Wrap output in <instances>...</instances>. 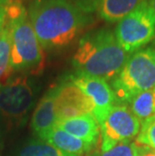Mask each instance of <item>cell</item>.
I'll return each mask as SVG.
<instances>
[{
    "label": "cell",
    "mask_w": 155,
    "mask_h": 156,
    "mask_svg": "<svg viewBox=\"0 0 155 156\" xmlns=\"http://www.w3.org/2000/svg\"><path fill=\"white\" fill-rule=\"evenodd\" d=\"M28 17L44 49L62 48L90 24L92 17L71 0H33Z\"/></svg>",
    "instance_id": "6da1fadb"
},
{
    "label": "cell",
    "mask_w": 155,
    "mask_h": 156,
    "mask_svg": "<svg viewBox=\"0 0 155 156\" xmlns=\"http://www.w3.org/2000/svg\"><path fill=\"white\" fill-rule=\"evenodd\" d=\"M118 44L114 31L98 29L85 34L79 41L72 65L76 73L104 80H113L129 58Z\"/></svg>",
    "instance_id": "7a4b0ae2"
},
{
    "label": "cell",
    "mask_w": 155,
    "mask_h": 156,
    "mask_svg": "<svg viewBox=\"0 0 155 156\" xmlns=\"http://www.w3.org/2000/svg\"><path fill=\"white\" fill-rule=\"evenodd\" d=\"M3 11L10 34V69L15 71L41 69L44 62V48L22 2L9 0Z\"/></svg>",
    "instance_id": "3957f363"
},
{
    "label": "cell",
    "mask_w": 155,
    "mask_h": 156,
    "mask_svg": "<svg viewBox=\"0 0 155 156\" xmlns=\"http://www.w3.org/2000/svg\"><path fill=\"white\" fill-rule=\"evenodd\" d=\"M112 89L118 104L129 103L135 96L155 89V45L133 52L116 77Z\"/></svg>",
    "instance_id": "277c9868"
},
{
    "label": "cell",
    "mask_w": 155,
    "mask_h": 156,
    "mask_svg": "<svg viewBox=\"0 0 155 156\" xmlns=\"http://www.w3.org/2000/svg\"><path fill=\"white\" fill-rule=\"evenodd\" d=\"M115 36L128 54L143 48L155 38V12L149 0H143L117 23Z\"/></svg>",
    "instance_id": "5b68a950"
},
{
    "label": "cell",
    "mask_w": 155,
    "mask_h": 156,
    "mask_svg": "<svg viewBox=\"0 0 155 156\" xmlns=\"http://www.w3.org/2000/svg\"><path fill=\"white\" fill-rule=\"evenodd\" d=\"M101 151H108L120 142L137 137L141 122L125 104H116L101 123Z\"/></svg>",
    "instance_id": "8992f818"
},
{
    "label": "cell",
    "mask_w": 155,
    "mask_h": 156,
    "mask_svg": "<svg viewBox=\"0 0 155 156\" xmlns=\"http://www.w3.org/2000/svg\"><path fill=\"white\" fill-rule=\"evenodd\" d=\"M71 82L80 88L90 98L94 105L93 116L101 125L117 100L113 89L106 80L76 73L70 77Z\"/></svg>",
    "instance_id": "52a82bcc"
},
{
    "label": "cell",
    "mask_w": 155,
    "mask_h": 156,
    "mask_svg": "<svg viewBox=\"0 0 155 156\" xmlns=\"http://www.w3.org/2000/svg\"><path fill=\"white\" fill-rule=\"evenodd\" d=\"M33 99V91L27 78L19 77L0 84V114L17 119L26 114Z\"/></svg>",
    "instance_id": "ba28073f"
},
{
    "label": "cell",
    "mask_w": 155,
    "mask_h": 156,
    "mask_svg": "<svg viewBox=\"0 0 155 156\" xmlns=\"http://www.w3.org/2000/svg\"><path fill=\"white\" fill-rule=\"evenodd\" d=\"M57 121L93 114L94 105L90 98L74 83L68 82L54 89Z\"/></svg>",
    "instance_id": "9c48e42d"
},
{
    "label": "cell",
    "mask_w": 155,
    "mask_h": 156,
    "mask_svg": "<svg viewBox=\"0 0 155 156\" xmlns=\"http://www.w3.org/2000/svg\"><path fill=\"white\" fill-rule=\"evenodd\" d=\"M55 127L85 142L96 144L99 137L100 125L93 114H86L58 120L55 123Z\"/></svg>",
    "instance_id": "30bf717a"
},
{
    "label": "cell",
    "mask_w": 155,
    "mask_h": 156,
    "mask_svg": "<svg viewBox=\"0 0 155 156\" xmlns=\"http://www.w3.org/2000/svg\"><path fill=\"white\" fill-rule=\"evenodd\" d=\"M57 116L55 111V91L51 90L44 96L35 108L31 119V127L34 133L44 140L55 127Z\"/></svg>",
    "instance_id": "8fae6325"
},
{
    "label": "cell",
    "mask_w": 155,
    "mask_h": 156,
    "mask_svg": "<svg viewBox=\"0 0 155 156\" xmlns=\"http://www.w3.org/2000/svg\"><path fill=\"white\" fill-rule=\"evenodd\" d=\"M44 140L65 153L76 156H82L87 152H90L95 146V144L85 142L58 127L52 129Z\"/></svg>",
    "instance_id": "7c38bea8"
},
{
    "label": "cell",
    "mask_w": 155,
    "mask_h": 156,
    "mask_svg": "<svg viewBox=\"0 0 155 156\" xmlns=\"http://www.w3.org/2000/svg\"><path fill=\"white\" fill-rule=\"evenodd\" d=\"M142 1L143 0H97L95 12L107 22H119Z\"/></svg>",
    "instance_id": "4fadbf2b"
},
{
    "label": "cell",
    "mask_w": 155,
    "mask_h": 156,
    "mask_svg": "<svg viewBox=\"0 0 155 156\" xmlns=\"http://www.w3.org/2000/svg\"><path fill=\"white\" fill-rule=\"evenodd\" d=\"M128 104L131 112L141 123L155 117V90L140 93Z\"/></svg>",
    "instance_id": "5bb4252c"
},
{
    "label": "cell",
    "mask_w": 155,
    "mask_h": 156,
    "mask_svg": "<svg viewBox=\"0 0 155 156\" xmlns=\"http://www.w3.org/2000/svg\"><path fill=\"white\" fill-rule=\"evenodd\" d=\"M19 156H76L60 150L44 141H31L21 149Z\"/></svg>",
    "instance_id": "9a60e30c"
},
{
    "label": "cell",
    "mask_w": 155,
    "mask_h": 156,
    "mask_svg": "<svg viewBox=\"0 0 155 156\" xmlns=\"http://www.w3.org/2000/svg\"><path fill=\"white\" fill-rule=\"evenodd\" d=\"M10 34L7 23L0 31V80L8 74L10 69Z\"/></svg>",
    "instance_id": "2e32d148"
},
{
    "label": "cell",
    "mask_w": 155,
    "mask_h": 156,
    "mask_svg": "<svg viewBox=\"0 0 155 156\" xmlns=\"http://www.w3.org/2000/svg\"><path fill=\"white\" fill-rule=\"evenodd\" d=\"M135 143L146 145L155 149V117L142 123Z\"/></svg>",
    "instance_id": "e0dca14e"
},
{
    "label": "cell",
    "mask_w": 155,
    "mask_h": 156,
    "mask_svg": "<svg viewBox=\"0 0 155 156\" xmlns=\"http://www.w3.org/2000/svg\"><path fill=\"white\" fill-rule=\"evenodd\" d=\"M89 156H136V144L130 141L120 142L110 150L101 151V153L95 152Z\"/></svg>",
    "instance_id": "ac0fdd59"
},
{
    "label": "cell",
    "mask_w": 155,
    "mask_h": 156,
    "mask_svg": "<svg viewBox=\"0 0 155 156\" xmlns=\"http://www.w3.org/2000/svg\"><path fill=\"white\" fill-rule=\"evenodd\" d=\"M136 144V156H155V149L146 145Z\"/></svg>",
    "instance_id": "d6986e66"
},
{
    "label": "cell",
    "mask_w": 155,
    "mask_h": 156,
    "mask_svg": "<svg viewBox=\"0 0 155 156\" xmlns=\"http://www.w3.org/2000/svg\"><path fill=\"white\" fill-rule=\"evenodd\" d=\"M4 25H5V14H4V16H1V17H0V31H1V29L3 28Z\"/></svg>",
    "instance_id": "ffe728a7"
},
{
    "label": "cell",
    "mask_w": 155,
    "mask_h": 156,
    "mask_svg": "<svg viewBox=\"0 0 155 156\" xmlns=\"http://www.w3.org/2000/svg\"><path fill=\"white\" fill-rule=\"evenodd\" d=\"M8 1L9 0H0V6H3V7H4V6L7 4Z\"/></svg>",
    "instance_id": "44dd1931"
},
{
    "label": "cell",
    "mask_w": 155,
    "mask_h": 156,
    "mask_svg": "<svg viewBox=\"0 0 155 156\" xmlns=\"http://www.w3.org/2000/svg\"><path fill=\"white\" fill-rule=\"evenodd\" d=\"M149 2H150V5L152 6L154 12H155V0H149Z\"/></svg>",
    "instance_id": "7402d4cb"
},
{
    "label": "cell",
    "mask_w": 155,
    "mask_h": 156,
    "mask_svg": "<svg viewBox=\"0 0 155 156\" xmlns=\"http://www.w3.org/2000/svg\"><path fill=\"white\" fill-rule=\"evenodd\" d=\"M1 16H4V11H3V9H0V17Z\"/></svg>",
    "instance_id": "603a6c76"
},
{
    "label": "cell",
    "mask_w": 155,
    "mask_h": 156,
    "mask_svg": "<svg viewBox=\"0 0 155 156\" xmlns=\"http://www.w3.org/2000/svg\"><path fill=\"white\" fill-rule=\"evenodd\" d=\"M154 90H155V89H154Z\"/></svg>",
    "instance_id": "cb8c5ba5"
}]
</instances>
